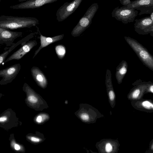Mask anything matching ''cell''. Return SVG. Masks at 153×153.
I'll list each match as a JSON object with an SVG mask.
<instances>
[{"mask_svg":"<svg viewBox=\"0 0 153 153\" xmlns=\"http://www.w3.org/2000/svg\"><path fill=\"white\" fill-rule=\"evenodd\" d=\"M39 23V20L35 17L5 15L0 16V27L8 30L30 28Z\"/></svg>","mask_w":153,"mask_h":153,"instance_id":"1","label":"cell"},{"mask_svg":"<svg viewBox=\"0 0 153 153\" xmlns=\"http://www.w3.org/2000/svg\"><path fill=\"white\" fill-rule=\"evenodd\" d=\"M124 38L143 64L153 71V56L147 49L134 39L126 36Z\"/></svg>","mask_w":153,"mask_h":153,"instance_id":"2","label":"cell"},{"mask_svg":"<svg viewBox=\"0 0 153 153\" xmlns=\"http://www.w3.org/2000/svg\"><path fill=\"white\" fill-rule=\"evenodd\" d=\"M99 8L97 3L92 4L87 9L77 25L73 29L71 34L74 37L79 36L91 25L93 18Z\"/></svg>","mask_w":153,"mask_h":153,"instance_id":"3","label":"cell"},{"mask_svg":"<svg viewBox=\"0 0 153 153\" xmlns=\"http://www.w3.org/2000/svg\"><path fill=\"white\" fill-rule=\"evenodd\" d=\"M138 14V12L137 10L124 6L115 7L111 13L112 17L125 24L133 22Z\"/></svg>","mask_w":153,"mask_h":153,"instance_id":"4","label":"cell"},{"mask_svg":"<svg viewBox=\"0 0 153 153\" xmlns=\"http://www.w3.org/2000/svg\"><path fill=\"white\" fill-rule=\"evenodd\" d=\"M82 0H74L71 2H65L57 10L56 19L61 22L66 19L78 8Z\"/></svg>","mask_w":153,"mask_h":153,"instance_id":"5","label":"cell"},{"mask_svg":"<svg viewBox=\"0 0 153 153\" xmlns=\"http://www.w3.org/2000/svg\"><path fill=\"white\" fill-rule=\"evenodd\" d=\"M134 30L138 34L145 35L150 34L153 37V21L149 16L134 20Z\"/></svg>","mask_w":153,"mask_h":153,"instance_id":"6","label":"cell"},{"mask_svg":"<svg viewBox=\"0 0 153 153\" xmlns=\"http://www.w3.org/2000/svg\"><path fill=\"white\" fill-rule=\"evenodd\" d=\"M20 63H17L0 70V84H6L11 82L16 77L21 69Z\"/></svg>","mask_w":153,"mask_h":153,"instance_id":"7","label":"cell"},{"mask_svg":"<svg viewBox=\"0 0 153 153\" xmlns=\"http://www.w3.org/2000/svg\"><path fill=\"white\" fill-rule=\"evenodd\" d=\"M24 87L29 93L27 100L34 106L36 110L42 111L48 107L45 100L39 94L34 92L28 85L25 83Z\"/></svg>","mask_w":153,"mask_h":153,"instance_id":"8","label":"cell"},{"mask_svg":"<svg viewBox=\"0 0 153 153\" xmlns=\"http://www.w3.org/2000/svg\"><path fill=\"white\" fill-rule=\"evenodd\" d=\"M21 32L12 31L0 27V45H5L8 48L14 43L16 39L21 36Z\"/></svg>","mask_w":153,"mask_h":153,"instance_id":"9","label":"cell"},{"mask_svg":"<svg viewBox=\"0 0 153 153\" xmlns=\"http://www.w3.org/2000/svg\"><path fill=\"white\" fill-rule=\"evenodd\" d=\"M58 0H29L11 6L13 9H25L38 8L48 4L54 2Z\"/></svg>","mask_w":153,"mask_h":153,"instance_id":"10","label":"cell"},{"mask_svg":"<svg viewBox=\"0 0 153 153\" xmlns=\"http://www.w3.org/2000/svg\"><path fill=\"white\" fill-rule=\"evenodd\" d=\"M37 44L36 40H32L22 44L19 49L14 52L5 60L4 63H5L13 60H19L21 59L36 45Z\"/></svg>","mask_w":153,"mask_h":153,"instance_id":"11","label":"cell"},{"mask_svg":"<svg viewBox=\"0 0 153 153\" xmlns=\"http://www.w3.org/2000/svg\"><path fill=\"white\" fill-rule=\"evenodd\" d=\"M31 72L34 81L39 86L43 89L47 87L48 84L47 79L43 72L38 67H32Z\"/></svg>","mask_w":153,"mask_h":153,"instance_id":"12","label":"cell"},{"mask_svg":"<svg viewBox=\"0 0 153 153\" xmlns=\"http://www.w3.org/2000/svg\"><path fill=\"white\" fill-rule=\"evenodd\" d=\"M64 36V34H62L50 37L43 36L41 34L39 37L41 45L35 51L33 59L42 48L51 44L62 40Z\"/></svg>","mask_w":153,"mask_h":153,"instance_id":"13","label":"cell"},{"mask_svg":"<svg viewBox=\"0 0 153 153\" xmlns=\"http://www.w3.org/2000/svg\"><path fill=\"white\" fill-rule=\"evenodd\" d=\"M128 68L127 62L123 60L119 64L116 68L115 77L118 83L122 82L126 74Z\"/></svg>","mask_w":153,"mask_h":153,"instance_id":"14","label":"cell"},{"mask_svg":"<svg viewBox=\"0 0 153 153\" xmlns=\"http://www.w3.org/2000/svg\"><path fill=\"white\" fill-rule=\"evenodd\" d=\"M124 6L135 10L153 7V0H135L131 1V3Z\"/></svg>","mask_w":153,"mask_h":153,"instance_id":"15","label":"cell"},{"mask_svg":"<svg viewBox=\"0 0 153 153\" xmlns=\"http://www.w3.org/2000/svg\"><path fill=\"white\" fill-rule=\"evenodd\" d=\"M28 36L20 40L16 43H14L11 46L7 48L2 53L0 54V66L4 62L8 55L15 48L20 44H23L28 39Z\"/></svg>","mask_w":153,"mask_h":153,"instance_id":"16","label":"cell"},{"mask_svg":"<svg viewBox=\"0 0 153 153\" xmlns=\"http://www.w3.org/2000/svg\"><path fill=\"white\" fill-rule=\"evenodd\" d=\"M49 115L47 113L42 112L37 114L35 118V122L38 125L43 124L48 120Z\"/></svg>","mask_w":153,"mask_h":153,"instance_id":"17","label":"cell"},{"mask_svg":"<svg viewBox=\"0 0 153 153\" xmlns=\"http://www.w3.org/2000/svg\"><path fill=\"white\" fill-rule=\"evenodd\" d=\"M28 138L31 142L36 144L40 143L45 140L44 135L39 132L34 135L28 136Z\"/></svg>","mask_w":153,"mask_h":153,"instance_id":"18","label":"cell"},{"mask_svg":"<svg viewBox=\"0 0 153 153\" xmlns=\"http://www.w3.org/2000/svg\"><path fill=\"white\" fill-rule=\"evenodd\" d=\"M55 50L58 57L60 59H62L64 57L66 53L65 47L62 45H58L55 46Z\"/></svg>","mask_w":153,"mask_h":153,"instance_id":"19","label":"cell"},{"mask_svg":"<svg viewBox=\"0 0 153 153\" xmlns=\"http://www.w3.org/2000/svg\"><path fill=\"white\" fill-rule=\"evenodd\" d=\"M143 106L145 108L149 109L153 108V105L152 103L148 101H145L142 103Z\"/></svg>","mask_w":153,"mask_h":153,"instance_id":"20","label":"cell"},{"mask_svg":"<svg viewBox=\"0 0 153 153\" xmlns=\"http://www.w3.org/2000/svg\"><path fill=\"white\" fill-rule=\"evenodd\" d=\"M112 146L110 143H108L106 144L105 149L106 152L108 153L112 151Z\"/></svg>","mask_w":153,"mask_h":153,"instance_id":"21","label":"cell"},{"mask_svg":"<svg viewBox=\"0 0 153 153\" xmlns=\"http://www.w3.org/2000/svg\"><path fill=\"white\" fill-rule=\"evenodd\" d=\"M120 3L123 6H126L131 3L130 0H120Z\"/></svg>","mask_w":153,"mask_h":153,"instance_id":"22","label":"cell"},{"mask_svg":"<svg viewBox=\"0 0 153 153\" xmlns=\"http://www.w3.org/2000/svg\"><path fill=\"white\" fill-rule=\"evenodd\" d=\"M7 119V118L6 116H3L0 117V122H3L6 121Z\"/></svg>","mask_w":153,"mask_h":153,"instance_id":"23","label":"cell"},{"mask_svg":"<svg viewBox=\"0 0 153 153\" xmlns=\"http://www.w3.org/2000/svg\"><path fill=\"white\" fill-rule=\"evenodd\" d=\"M14 148L16 150H19L20 149V147L18 144H15L14 145Z\"/></svg>","mask_w":153,"mask_h":153,"instance_id":"24","label":"cell"},{"mask_svg":"<svg viewBox=\"0 0 153 153\" xmlns=\"http://www.w3.org/2000/svg\"><path fill=\"white\" fill-rule=\"evenodd\" d=\"M151 20L153 21V12L151 13L150 14V16H149Z\"/></svg>","mask_w":153,"mask_h":153,"instance_id":"25","label":"cell"},{"mask_svg":"<svg viewBox=\"0 0 153 153\" xmlns=\"http://www.w3.org/2000/svg\"><path fill=\"white\" fill-rule=\"evenodd\" d=\"M29 0H18V1L19 2H23L24 1H25Z\"/></svg>","mask_w":153,"mask_h":153,"instance_id":"26","label":"cell"},{"mask_svg":"<svg viewBox=\"0 0 153 153\" xmlns=\"http://www.w3.org/2000/svg\"><path fill=\"white\" fill-rule=\"evenodd\" d=\"M1 1V0H0V2Z\"/></svg>","mask_w":153,"mask_h":153,"instance_id":"27","label":"cell"}]
</instances>
